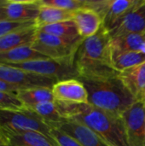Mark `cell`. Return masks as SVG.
<instances>
[{"instance_id":"1","label":"cell","mask_w":145,"mask_h":146,"mask_svg":"<svg viewBox=\"0 0 145 146\" xmlns=\"http://www.w3.org/2000/svg\"><path fill=\"white\" fill-rule=\"evenodd\" d=\"M56 104L63 119L86 126L109 146H130L122 117L111 115L89 104Z\"/></svg>"},{"instance_id":"2","label":"cell","mask_w":145,"mask_h":146,"mask_svg":"<svg viewBox=\"0 0 145 146\" xmlns=\"http://www.w3.org/2000/svg\"><path fill=\"white\" fill-rule=\"evenodd\" d=\"M78 80L87 91L89 104L111 115L121 117L137 101L121 80L119 74Z\"/></svg>"},{"instance_id":"3","label":"cell","mask_w":145,"mask_h":146,"mask_svg":"<svg viewBox=\"0 0 145 146\" xmlns=\"http://www.w3.org/2000/svg\"><path fill=\"white\" fill-rule=\"evenodd\" d=\"M110 39L109 33L103 27L95 35L83 39L74 59L79 79L119 74L111 65Z\"/></svg>"},{"instance_id":"4","label":"cell","mask_w":145,"mask_h":146,"mask_svg":"<svg viewBox=\"0 0 145 146\" xmlns=\"http://www.w3.org/2000/svg\"><path fill=\"white\" fill-rule=\"evenodd\" d=\"M52 128L28 109L21 110H0V132L2 134H15L37 132L52 139Z\"/></svg>"},{"instance_id":"5","label":"cell","mask_w":145,"mask_h":146,"mask_svg":"<svg viewBox=\"0 0 145 146\" xmlns=\"http://www.w3.org/2000/svg\"><path fill=\"white\" fill-rule=\"evenodd\" d=\"M9 66L49 77L57 81L73 79L78 80L79 77V74L75 67L74 61L70 60H54L48 58L12 64Z\"/></svg>"},{"instance_id":"6","label":"cell","mask_w":145,"mask_h":146,"mask_svg":"<svg viewBox=\"0 0 145 146\" xmlns=\"http://www.w3.org/2000/svg\"><path fill=\"white\" fill-rule=\"evenodd\" d=\"M82 40L70 42L59 37L38 31L32 47L48 58L54 60L74 61Z\"/></svg>"},{"instance_id":"7","label":"cell","mask_w":145,"mask_h":146,"mask_svg":"<svg viewBox=\"0 0 145 146\" xmlns=\"http://www.w3.org/2000/svg\"><path fill=\"white\" fill-rule=\"evenodd\" d=\"M0 80L21 89L38 87L51 88L57 80L23 69L0 63Z\"/></svg>"},{"instance_id":"8","label":"cell","mask_w":145,"mask_h":146,"mask_svg":"<svg viewBox=\"0 0 145 146\" xmlns=\"http://www.w3.org/2000/svg\"><path fill=\"white\" fill-rule=\"evenodd\" d=\"M121 117L130 146H144L145 101L137 100Z\"/></svg>"},{"instance_id":"9","label":"cell","mask_w":145,"mask_h":146,"mask_svg":"<svg viewBox=\"0 0 145 146\" xmlns=\"http://www.w3.org/2000/svg\"><path fill=\"white\" fill-rule=\"evenodd\" d=\"M39 10V0H3L0 5V21H36Z\"/></svg>"},{"instance_id":"10","label":"cell","mask_w":145,"mask_h":146,"mask_svg":"<svg viewBox=\"0 0 145 146\" xmlns=\"http://www.w3.org/2000/svg\"><path fill=\"white\" fill-rule=\"evenodd\" d=\"M51 90L56 102L72 104H89L87 91L79 80L57 81Z\"/></svg>"},{"instance_id":"11","label":"cell","mask_w":145,"mask_h":146,"mask_svg":"<svg viewBox=\"0 0 145 146\" xmlns=\"http://www.w3.org/2000/svg\"><path fill=\"white\" fill-rule=\"evenodd\" d=\"M131 33L145 34V0H141L128 15L109 32L110 38Z\"/></svg>"},{"instance_id":"12","label":"cell","mask_w":145,"mask_h":146,"mask_svg":"<svg viewBox=\"0 0 145 146\" xmlns=\"http://www.w3.org/2000/svg\"><path fill=\"white\" fill-rule=\"evenodd\" d=\"M50 127L64 132L82 146H109L95 132L77 121L64 119L61 122L51 124Z\"/></svg>"},{"instance_id":"13","label":"cell","mask_w":145,"mask_h":146,"mask_svg":"<svg viewBox=\"0 0 145 146\" xmlns=\"http://www.w3.org/2000/svg\"><path fill=\"white\" fill-rule=\"evenodd\" d=\"M73 21H74L79 34L82 38L95 35L99 32L103 25L101 15L97 11L88 7L81 8L73 11Z\"/></svg>"},{"instance_id":"14","label":"cell","mask_w":145,"mask_h":146,"mask_svg":"<svg viewBox=\"0 0 145 146\" xmlns=\"http://www.w3.org/2000/svg\"><path fill=\"white\" fill-rule=\"evenodd\" d=\"M141 0H109L107 10L103 17L102 27L109 32L126 15H128Z\"/></svg>"},{"instance_id":"15","label":"cell","mask_w":145,"mask_h":146,"mask_svg":"<svg viewBox=\"0 0 145 146\" xmlns=\"http://www.w3.org/2000/svg\"><path fill=\"white\" fill-rule=\"evenodd\" d=\"M119 78L136 100H145V62L123 72Z\"/></svg>"},{"instance_id":"16","label":"cell","mask_w":145,"mask_h":146,"mask_svg":"<svg viewBox=\"0 0 145 146\" xmlns=\"http://www.w3.org/2000/svg\"><path fill=\"white\" fill-rule=\"evenodd\" d=\"M38 33V27H27L0 38V52L7 51L22 45H32Z\"/></svg>"},{"instance_id":"17","label":"cell","mask_w":145,"mask_h":146,"mask_svg":"<svg viewBox=\"0 0 145 146\" xmlns=\"http://www.w3.org/2000/svg\"><path fill=\"white\" fill-rule=\"evenodd\" d=\"M40 59H48V57L34 50L32 45L29 44L22 45L7 51L0 52L1 64L12 65Z\"/></svg>"},{"instance_id":"18","label":"cell","mask_w":145,"mask_h":146,"mask_svg":"<svg viewBox=\"0 0 145 146\" xmlns=\"http://www.w3.org/2000/svg\"><path fill=\"white\" fill-rule=\"evenodd\" d=\"M3 136L9 146H59L54 139L37 132L3 134Z\"/></svg>"},{"instance_id":"19","label":"cell","mask_w":145,"mask_h":146,"mask_svg":"<svg viewBox=\"0 0 145 146\" xmlns=\"http://www.w3.org/2000/svg\"><path fill=\"white\" fill-rule=\"evenodd\" d=\"M145 62V54L140 51H112L111 65L118 73L136 67Z\"/></svg>"},{"instance_id":"20","label":"cell","mask_w":145,"mask_h":146,"mask_svg":"<svg viewBox=\"0 0 145 146\" xmlns=\"http://www.w3.org/2000/svg\"><path fill=\"white\" fill-rule=\"evenodd\" d=\"M73 11L65 10L40 3V10L36 20V25L38 27H41L47 25L71 21L73 20Z\"/></svg>"},{"instance_id":"21","label":"cell","mask_w":145,"mask_h":146,"mask_svg":"<svg viewBox=\"0 0 145 146\" xmlns=\"http://www.w3.org/2000/svg\"><path fill=\"white\" fill-rule=\"evenodd\" d=\"M38 31L59 37L70 42L84 39L79 36L77 27L73 20L38 27Z\"/></svg>"},{"instance_id":"22","label":"cell","mask_w":145,"mask_h":146,"mask_svg":"<svg viewBox=\"0 0 145 146\" xmlns=\"http://www.w3.org/2000/svg\"><path fill=\"white\" fill-rule=\"evenodd\" d=\"M16 96L26 109H30L42 102L55 101L51 88L45 87L20 90Z\"/></svg>"},{"instance_id":"23","label":"cell","mask_w":145,"mask_h":146,"mask_svg":"<svg viewBox=\"0 0 145 146\" xmlns=\"http://www.w3.org/2000/svg\"><path fill=\"white\" fill-rule=\"evenodd\" d=\"M145 34L131 33L110 39L112 51H142Z\"/></svg>"},{"instance_id":"24","label":"cell","mask_w":145,"mask_h":146,"mask_svg":"<svg viewBox=\"0 0 145 146\" xmlns=\"http://www.w3.org/2000/svg\"><path fill=\"white\" fill-rule=\"evenodd\" d=\"M28 110L35 113L41 120L50 126L51 124L61 122L64 120L61 115L55 101L42 102Z\"/></svg>"},{"instance_id":"25","label":"cell","mask_w":145,"mask_h":146,"mask_svg":"<svg viewBox=\"0 0 145 146\" xmlns=\"http://www.w3.org/2000/svg\"><path fill=\"white\" fill-rule=\"evenodd\" d=\"M41 4L65 10L75 11L87 5V0H39Z\"/></svg>"},{"instance_id":"26","label":"cell","mask_w":145,"mask_h":146,"mask_svg":"<svg viewBox=\"0 0 145 146\" xmlns=\"http://www.w3.org/2000/svg\"><path fill=\"white\" fill-rule=\"evenodd\" d=\"M25 109L16 95L0 92V110H21Z\"/></svg>"},{"instance_id":"27","label":"cell","mask_w":145,"mask_h":146,"mask_svg":"<svg viewBox=\"0 0 145 146\" xmlns=\"http://www.w3.org/2000/svg\"><path fill=\"white\" fill-rule=\"evenodd\" d=\"M36 21H8V20H1L0 21V38L11 33L13 32H15L17 30L35 26ZM37 26V25H36Z\"/></svg>"},{"instance_id":"28","label":"cell","mask_w":145,"mask_h":146,"mask_svg":"<svg viewBox=\"0 0 145 146\" xmlns=\"http://www.w3.org/2000/svg\"><path fill=\"white\" fill-rule=\"evenodd\" d=\"M51 136L59 146H82L73 138L57 128H52Z\"/></svg>"},{"instance_id":"29","label":"cell","mask_w":145,"mask_h":146,"mask_svg":"<svg viewBox=\"0 0 145 146\" xmlns=\"http://www.w3.org/2000/svg\"><path fill=\"white\" fill-rule=\"evenodd\" d=\"M20 90H22V89L0 80V92H4L12 93V94L16 95Z\"/></svg>"},{"instance_id":"30","label":"cell","mask_w":145,"mask_h":146,"mask_svg":"<svg viewBox=\"0 0 145 146\" xmlns=\"http://www.w3.org/2000/svg\"><path fill=\"white\" fill-rule=\"evenodd\" d=\"M0 146H9L6 139L4 138V136L2 134V133L0 132Z\"/></svg>"},{"instance_id":"31","label":"cell","mask_w":145,"mask_h":146,"mask_svg":"<svg viewBox=\"0 0 145 146\" xmlns=\"http://www.w3.org/2000/svg\"><path fill=\"white\" fill-rule=\"evenodd\" d=\"M3 0H0V5L2 4V3H3Z\"/></svg>"},{"instance_id":"32","label":"cell","mask_w":145,"mask_h":146,"mask_svg":"<svg viewBox=\"0 0 145 146\" xmlns=\"http://www.w3.org/2000/svg\"><path fill=\"white\" fill-rule=\"evenodd\" d=\"M144 146H145V141H144Z\"/></svg>"},{"instance_id":"33","label":"cell","mask_w":145,"mask_h":146,"mask_svg":"<svg viewBox=\"0 0 145 146\" xmlns=\"http://www.w3.org/2000/svg\"><path fill=\"white\" fill-rule=\"evenodd\" d=\"M144 101H145V100H144Z\"/></svg>"}]
</instances>
